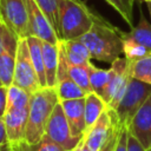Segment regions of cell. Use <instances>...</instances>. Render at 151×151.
I'll return each mask as SVG.
<instances>
[{
  "instance_id": "cell-1",
  "label": "cell",
  "mask_w": 151,
  "mask_h": 151,
  "mask_svg": "<svg viewBox=\"0 0 151 151\" xmlns=\"http://www.w3.org/2000/svg\"><path fill=\"white\" fill-rule=\"evenodd\" d=\"M88 48L92 59L112 64L123 53L120 29L103 17L97 20L91 29L79 38Z\"/></svg>"
},
{
  "instance_id": "cell-2",
  "label": "cell",
  "mask_w": 151,
  "mask_h": 151,
  "mask_svg": "<svg viewBox=\"0 0 151 151\" xmlns=\"http://www.w3.org/2000/svg\"><path fill=\"white\" fill-rule=\"evenodd\" d=\"M58 4L60 40L79 39L101 18L84 0H58Z\"/></svg>"
},
{
  "instance_id": "cell-3",
  "label": "cell",
  "mask_w": 151,
  "mask_h": 151,
  "mask_svg": "<svg viewBox=\"0 0 151 151\" xmlns=\"http://www.w3.org/2000/svg\"><path fill=\"white\" fill-rule=\"evenodd\" d=\"M59 101L60 100L55 88L44 87L32 93L25 140L37 143L45 136L48 119Z\"/></svg>"
},
{
  "instance_id": "cell-4",
  "label": "cell",
  "mask_w": 151,
  "mask_h": 151,
  "mask_svg": "<svg viewBox=\"0 0 151 151\" xmlns=\"http://www.w3.org/2000/svg\"><path fill=\"white\" fill-rule=\"evenodd\" d=\"M150 94L151 85L131 77L123 99L120 100L116 110H113L116 112L120 126L129 125L136 112L139 110V107L144 104V101L147 99Z\"/></svg>"
},
{
  "instance_id": "cell-5",
  "label": "cell",
  "mask_w": 151,
  "mask_h": 151,
  "mask_svg": "<svg viewBox=\"0 0 151 151\" xmlns=\"http://www.w3.org/2000/svg\"><path fill=\"white\" fill-rule=\"evenodd\" d=\"M13 85L21 87L29 93H34L41 88L38 74L32 63L26 38H21L18 40V51H17Z\"/></svg>"
},
{
  "instance_id": "cell-6",
  "label": "cell",
  "mask_w": 151,
  "mask_h": 151,
  "mask_svg": "<svg viewBox=\"0 0 151 151\" xmlns=\"http://www.w3.org/2000/svg\"><path fill=\"white\" fill-rule=\"evenodd\" d=\"M130 79L131 74L129 71V60L119 57L111 64L109 84L103 96V99L107 104L109 109L116 110L126 92Z\"/></svg>"
},
{
  "instance_id": "cell-7",
  "label": "cell",
  "mask_w": 151,
  "mask_h": 151,
  "mask_svg": "<svg viewBox=\"0 0 151 151\" xmlns=\"http://www.w3.org/2000/svg\"><path fill=\"white\" fill-rule=\"evenodd\" d=\"M45 134L51 140H53L54 143L60 145L63 149H65V151L76 150L83 139V138L74 137L72 134L71 127L65 117V113H64L60 101L55 105V107L48 119Z\"/></svg>"
},
{
  "instance_id": "cell-8",
  "label": "cell",
  "mask_w": 151,
  "mask_h": 151,
  "mask_svg": "<svg viewBox=\"0 0 151 151\" xmlns=\"http://www.w3.org/2000/svg\"><path fill=\"white\" fill-rule=\"evenodd\" d=\"M118 124L119 123L116 112L107 107L98 118V120L86 131L84 136L85 145L91 151H100L110 139Z\"/></svg>"
},
{
  "instance_id": "cell-9",
  "label": "cell",
  "mask_w": 151,
  "mask_h": 151,
  "mask_svg": "<svg viewBox=\"0 0 151 151\" xmlns=\"http://www.w3.org/2000/svg\"><path fill=\"white\" fill-rule=\"evenodd\" d=\"M0 19L19 39L29 35L24 0H0Z\"/></svg>"
},
{
  "instance_id": "cell-10",
  "label": "cell",
  "mask_w": 151,
  "mask_h": 151,
  "mask_svg": "<svg viewBox=\"0 0 151 151\" xmlns=\"http://www.w3.org/2000/svg\"><path fill=\"white\" fill-rule=\"evenodd\" d=\"M24 1H25L26 13H27L29 35L38 37L41 40H45L52 44H58L60 38L58 37L53 26L48 21L42 9L38 6V4L34 0H24Z\"/></svg>"
},
{
  "instance_id": "cell-11",
  "label": "cell",
  "mask_w": 151,
  "mask_h": 151,
  "mask_svg": "<svg viewBox=\"0 0 151 151\" xmlns=\"http://www.w3.org/2000/svg\"><path fill=\"white\" fill-rule=\"evenodd\" d=\"M126 127L129 133L146 150L151 147V94L139 107Z\"/></svg>"
},
{
  "instance_id": "cell-12",
  "label": "cell",
  "mask_w": 151,
  "mask_h": 151,
  "mask_svg": "<svg viewBox=\"0 0 151 151\" xmlns=\"http://www.w3.org/2000/svg\"><path fill=\"white\" fill-rule=\"evenodd\" d=\"M19 38L6 27L5 32V44L2 52L0 53V81L4 86L9 87L13 85L14 68L17 60Z\"/></svg>"
},
{
  "instance_id": "cell-13",
  "label": "cell",
  "mask_w": 151,
  "mask_h": 151,
  "mask_svg": "<svg viewBox=\"0 0 151 151\" xmlns=\"http://www.w3.org/2000/svg\"><path fill=\"white\" fill-rule=\"evenodd\" d=\"M61 107L64 110L65 117L71 127V132L74 137L84 138L86 133L85 123V98L61 100Z\"/></svg>"
},
{
  "instance_id": "cell-14",
  "label": "cell",
  "mask_w": 151,
  "mask_h": 151,
  "mask_svg": "<svg viewBox=\"0 0 151 151\" xmlns=\"http://www.w3.org/2000/svg\"><path fill=\"white\" fill-rule=\"evenodd\" d=\"M28 107L11 109L6 111L4 116V122L9 143L25 140L27 120H28Z\"/></svg>"
},
{
  "instance_id": "cell-15",
  "label": "cell",
  "mask_w": 151,
  "mask_h": 151,
  "mask_svg": "<svg viewBox=\"0 0 151 151\" xmlns=\"http://www.w3.org/2000/svg\"><path fill=\"white\" fill-rule=\"evenodd\" d=\"M42 57L47 87L55 88L57 86V73L59 65V42L52 44L42 40Z\"/></svg>"
},
{
  "instance_id": "cell-16",
  "label": "cell",
  "mask_w": 151,
  "mask_h": 151,
  "mask_svg": "<svg viewBox=\"0 0 151 151\" xmlns=\"http://www.w3.org/2000/svg\"><path fill=\"white\" fill-rule=\"evenodd\" d=\"M59 45L63 48L70 65H87L91 63V53L81 40H60Z\"/></svg>"
},
{
  "instance_id": "cell-17",
  "label": "cell",
  "mask_w": 151,
  "mask_h": 151,
  "mask_svg": "<svg viewBox=\"0 0 151 151\" xmlns=\"http://www.w3.org/2000/svg\"><path fill=\"white\" fill-rule=\"evenodd\" d=\"M26 39H27L32 63H33V66L38 74V78H39L40 86H41V88L47 87L45 67H44V57H42V40L34 35H28Z\"/></svg>"
},
{
  "instance_id": "cell-18",
  "label": "cell",
  "mask_w": 151,
  "mask_h": 151,
  "mask_svg": "<svg viewBox=\"0 0 151 151\" xmlns=\"http://www.w3.org/2000/svg\"><path fill=\"white\" fill-rule=\"evenodd\" d=\"M122 38H129L134 40L136 42L143 45L145 48L151 52V24L146 20L143 12H139V22L137 26L131 28L130 32H123L120 31Z\"/></svg>"
},
{
  "instance_id": "cell-19",
  "label": "cell",
  "mask_w": 151,
  "mask_h": 151,
  "mask_svg": "<svg viewBox=\"0 0 151 151\" xmlns=\"http://www.w3.org/2000/svg\"><path fill=\"white\" fill-rule=\"evenodd\" d=\"M107 109L105 100L94 92L86 94L85 97V123L86 131L98 120L101 113Z\"/></svg>"
},
{
  "instance_id": "cell-20",
  "label": "cell",
  "mask_w": 151,
  "mask_h": 151,
  "mask_svg": "<svg viewBox=\"0 0 151 151\" xmlns=\"http://www.w3.org/2000/svg\"><path fill=\"white\" fill-rule=\"evenodd\" d=\"M9 149L11 151H65V149L51 140L46 134L37 143H29L27 140L9 143Z\"/></svg>"
},
{
  "instance_id": "cell-21",
  "label": "cell",
  "mask_w": 151,
  "mask_h": 151,
  "mask_svg": "<svg viewBox=\"0 0 151 151\" xmlns=\"http://www.w3.org/2000/svg\"><path fill=\"white\" fill-rule=\"evenodd\" d=\"M59 100H71V99H80L86 97V92L74 81L71 77L58 80L55 86Z\"/></svg>"
},
{
  "instance_id": "cell-22",
  "label": "cell",
  "mask_w": 151,
  "mask_h": 151,
  "mask_svg": "<svg viewBox=\"0 0 151 151\" xmlns=\"http://www.w3.org/2000/svg\"><path fill=\"white\" fill-rule=\"evenodd\" d=\"M129 71L132 78L151 85V52L143 58L129 60Z\"/></svg>"
},
{
  "instance_id": "cell-23",
  "label": "cell",
  "mask_w": 151,
  "mask_h": 151,
  "mask_svg": "<svg viewBox=\"0 0 151 151\" xmlns=\"http://www.w3.org/2000/svg\"><path fill=\"white\" fill-rule=\"evenodd\" d=\"M88 68H90V84H91L92 92L97 93L103 98L110 79V68L109 70L98 68L92 63L90 64Z\"/></svg>"
},
{
  "instance_id": "cell-24",
  "label": "cell",
  "mask_w": 151,
  "mask_h": 151,
  "mask_svg": "<svg viewBox=\"0 0 151 151\" xmlns=\"http://www.w3.org/2000/svg\"><path fill=\"white\" fill-rule=\"evenodd\" d=\"M31 97L32 93L27 92L26 90L15 85H11L7 88V110L28 107Z\"/></svg>"
},
{
  "instance_id": "cell-25",
  "label": "cell",
  "mask_w": 151,
  "mask_h": 151,
  "mask_svg": "<svg viewBox=\"0 0 151 151\" xmlns=\"http://www.w3.org/2000/svg\"><path fill=\"white\" fill-rule=\"evenodd\" d=\"M91 64V63H90ZM90 64L87 65H70L68 64V74L87 94L92 92L90 84Z\"/></svg>"
},
{
  "instance_id": "cell-26",
  "label": "cell",
  "mask_w": 151,
  "mask_h": 151,
  "mask_svg": "<svg viewBox=\"0 0 151 151\" xmlns=\"http://www.w3.org/2000/svg\"><path fill=\"white\" fill-rule=\"evenodd\" d=\"M38 6L42 9L45 15L47 17L48 21L53 26L54 31L59 35V4L58 0H34Z\"/></svg>"
},
{
  "instance_id": "cell-27",
  "label": "cell",
  "mask_w": 151,
  "mask_h": 151,
  "mask_svg": "<svg viewBox=\"0 0 151 151\" xmlns=\"http://www.w3.org/2000/svg\"><path fill=\"white\" fill-rule=\"evenodd\" d=\"M122 39H123V53L127 60H136L150 53L147 48L136 42L134 40L129 38H122Z\"/></svg>"
},
{
  "instance_id": "cell-28",
  "label": "cell",
  "mask_w": 151,
  "mask_h": 151,
  "mask_svg": "<svg viewBox=\"0 0 151 151\" xmlns=\"http://www.w3.org/2000/svg\"><path fill=\"white\" fill-rule=\"evenodd\" d=\"M84 1L86 2L87 0H84ZM104 1H106V2L123 18V20H124L131 28L134 27L133 24H132V12H130V11L126 8V6L124 5V2H123L122 0H104Z\"/></svg>"
},
{
  "instance_id": "cell-29",
  "label": "cell",
  "mask_w": 151,
  "mask_h": 151,
  "mask_svg": "<svg viewBox=\"0 0 151 151\" xmlns=\"http://www.w3.org/2000/svg\"><path fill=\"white\" fill-rule=\"evenodd\" d=\"M127 136H129L127 127L126 126H120L114 151H127Z\"/></svg>"
},
{
  "instance_id": "cell-30",
  "label": "cell",
  "mask_w": 151,
  "mask_h": 151,
  "mask_svg": "<svg viewBox=\"0 0 151 151\" xmlns=\"http://www.w3.org/2000/svg\"><path fill=\"white\" fill-rule=\"evenodd\" d=\"M0 151H11L4 118H0Z\"/></svg>"
},
{
  "instance_id": "cell-31",
  "label": "cell",
  "mask_w": 151,
  "mask_h": 151,
  "mask_svg": "<svg viewBox=\"0 0 151 151\" xmlns=\"http://www.w3.org/2000/svg\"><path fill=\"white\" fill-rule=\"evenodd\" d=\"M119 130H120V125L118 124L117 127L114 129L113 133L111 134L110 139L107 140V143L101 147L100 151H114V147H116V143H117V138H118V133H119Z\"/></svg>"
},
{
  "instance_id": "cell-32",
  "label": "cell",
  "mask_w": 151,
  "mask_h": 151,
  "mask_svg": "<svg viewBox=\"0 0 151 151\" xmlns=\"http://www.w3.org/2000/svg\"><path fill=\"white\" fill-rule=\"evenodd\" d=\"M7 88L6 86H0V118H4L7 111Z\"/></svg>"
},
{
  "instance_id": "cell-33",
  "label": "cell",
  "mask_w": 151,
  "mask_h": 151,
  "mask_svg": "<svg viewBox=\"0 0 151 151\" xmlns=\"http://www.w3.org/2000/svg\"><path fill=\"white\" fill-rule=\"evenodd\" d=\"M129 132V131H127ZM127 151H147L133 136H127Z\"/></svg>"
},
{
  "instance_id": "cell-34",
  "label": "cell",
  "mask_w": 151,
  "mask_h": 151,
  "mask_svg": "<svg viewBox=\"0 0 151 151\" xmlns=\"http://www.w3.org/2000/svg\"><path fill=\"white\" fill-rule=\"evenodd\" d=\"M5 32H6V25L0 19V53L2 52L4 44H5Z\"/></svg>"
},
{
  "instance_id": "cell-35",
  "label": "cell",
  "mask_w": 151,
  "mask_h": 151,
  "mask_svg": "<svg viewBox=\"0 0 151 151\" xmlns=\"http://www.w3.org/2000/svg\"><path fill=\"white\" fill-rule=\"evenodd\" d=\"M77 151H91L86 145H85V143H84V138L81 139V142H80V144L78 145V147H77Z\"/></svg>"
},
{
  "instance_id": "cell-36",
  "label": "cell",
  "mask_w": 151,
  "mask_h": 151,
  "mask_svg": "<svg viewBox=\"0 0 151 151\" xmlns=\"http://www.w3.org/2000/svg\"><path fill=\"white\" fill-rule=\"evenodd\" d=\"M123 2H124V5L126 6V8L130 11V12H132V7H133V1L134 0H122Z\"/></svg>"
},
{
  "instance_id": "cell-37",
  "label": "cell",
  "mask_w": 151,
  "mask_h": 151,
  "mask_svg": "<svg viewBox=\"0 0 151 151\" xmlns=\"http://www.w3.org/2000/svg\"><path fill=\"white\" fill-rule=\"evenodd\" d=\"M146 6H147V9H149V13H150V17H151V1L146 2Z\"/></svg>"
},
{
  "instance_id": "cell-38",
  "label": "cell",
  "mask_w": 151,
  "mask_h": 151,
  "mask_svg": "<svg viewBox=\"0 0 151 151\" xmlns=\"http://www.w3.org/2000/svg\"><path fill=\"white\" fill-rule=\"evenodd\" d=\"M138 1H145V2H150L151 0H138Z\"/></svg>"
},
{
  "instance_id": "cell-39",
  "label": "cell",
  "mask_w": 151,
  "mask_h": 151,
  "mask_svg": "<svg viewBox=\"0 0 151 151\" xmlns=\"http://www.w3.org/2000/svg\"><path fill=\"white\" fill-rule=\"evenodd\" d=\"M147 151H151V147H150V149H149V150H147Z\"/></svg>"
},
{
  "instance_id": "cell-40",
  "label": "cell",
  "mask_w": 151,
  "mask_h": 151,
  "mask_svg": "<svg viewBox=\"0 0 151 151\" xmlns=\"http://www.w3.org/2000/svg\"><path fill=\"white\" fill-rule=\"evenodd\" d=\"M1 85H2V84H1V81H0V86H1Z\"/></svg>"
},
{
  "instance_id": "cell-41",
  "label": "cell",
  "mask_w": 151,
  "mask_h": 151,
  "mask_svg": "<svg viewBox=\"0 0 151 151\" xmlns=\"http://www.w3.org/2000/svg\"><path fill=\"white\" fill-rule=\"evenodd\" d=\"M73 151H77V149H76V150H73Z\"/></svg>"
}]
</instances>
